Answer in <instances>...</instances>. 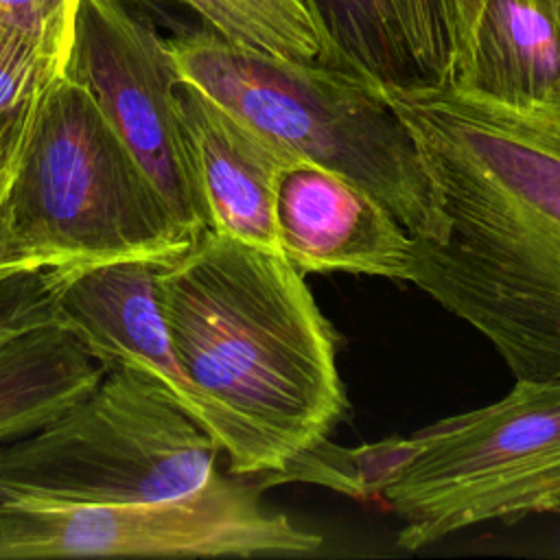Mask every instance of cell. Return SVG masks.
Segmentation results:
<instances>
[{"label":"cell","instance_id":"2e32d148","mask_svg":"<svg viewBox=\"0 0 560 560\" xmlns=\"http://www.w3.org/2000/svg\"><path fill=\"white\" fill-rule=\"evenodd\" d=\"M427 85H448L483 0H389Z\"/></svg>","mask_w":560,"mask_h":560},{"label":"cell","instance_id":"5b68a950","mask_svg":"<svg viewBox=\"0 0 560 560\" xmlns=\"http://www.w3.org/2000/svg\"><path fill=\"white\" fill-rule=\"evenodd\" d=\"M7 223L33 269L155 265L192 243L90 92L66 74L35 105Z\"/></svg>","mask_w":560,"mask_h":560},{"label":"cell","instance_id":"4fadbf2b","mask_svg":"<svg viewBox=\"0 0 560 560\" xmlns=\"http://www.w3.org/2000/svg\"><path fill=\"white\" fill-rule=\"evenodd\" d=\"M105 374L59 324L0 343V444L22 438L85 396Z\"/></svg>","mask_w":560,"mask_h":560},{"label":"cell","instance_id":"9c48e42d","mask_svg":"<svg viewBox=\"0 0 560 560\" xmlns=\"http://www.w3.org/2000/svg\"><path fill=\"white\" fill-rule=\"evenodd\" d=\"M57 324L72 332L105 368L125 365L155 381L217 440L228 459V472L243 475L241 433L195 387L177 361L155 300L153 262L125 260L59 269Z\"/></svg>","mask_w":560,"mask_h":560},{"label":"cell","instance_id":"8fae6325","mask_svg":"<svg viewBox=\"0 0 560 560\" xmlns=\"http://www.w3.org/2000/svg\"><path fill=\"white\" fill-rule=\"evenodd\" d=\"M179 105L210 230L282 254L276 184L293 158L186 81Z\"/></svg>","mask_w":560,"mask_h":560},{"label":"cell","instance_id":"ba28073f","mask_svg":"<svg viewBox=\"0 0 560 560\" xmlns=\"http://www.w3.org/2000/svg\"><path fill=\"white\" fill-rule=\"evenodd\" d=\"M63 74L81 83L197 238L210 228L184 114L179 72L151 15L133 0H79Z\"/></svg>","mask_w":560,"mask_h":560},{"label":"cell","instance_id":"e0dca14e","mask_svg":"<svg viewBox=\"0 0 560 560\" xmlns=\"http://www.w3.org/2000/svg\"><path fill=\"white\" fill-rule=\"evenodd\" d=\"M59 269H26L0 278V343L57 324Z\"/></svg>","mask_w":560,"mask_h":560},{"label":"cell","instance_id":"5bb4252c","mask_svg":"<svg viewBox=\"0 0 560 560\" xmlns=\"http://www.w3.org/2000/svg\"><path fill=\"white\" fill-rule=\"evenodd\" d=\"M322 39V63L383 88L427 85L389 0H304Z\"/></svg>","mask_w":560,"mask_h":560},{"label":"cell","instance_id":"44dd1931","mask_svg":"<svg viewBox=\"0 0 560 560\" xmlns=\"http://www.w3.org/2000/svg\"><path fill=\"white\" fill-rule=\"evenodd\" d=\"M549 514H560V499L558 501H553L551 505H549V510H547Z\"/></svg>","mask_w":560,"mask_h":560},{"label":"cell","instance_id":"8992f818","mask_svg":"<svg viewBox=\"0 0 560 560\" xmlns=\"http://www.w3.org/2000/svg\"><path fill=\"white\" fill-rule=\"evenodd\" d=\"M221 446L147 374L107 365L79 400L0 444V505L85 508L188 494Z\"/></svg>","mask_w":560,"mask_h":560},{"label":"cell","instance_id":"ac0fdd59","mask_svg":"<svg viewBox=\"0 0 560 560\" xmlns=\"http://www.w3.org/2000/svg\"><path fill=\"white\" fill-rule=\"evenodd\" d=\"M66 61L0 28V112L33 103L63 74Z\"/></svg>","mask_w":560,"mask_h":560},{"label":"cell","instance_id":"3957f363","mask_svg":"<svg viewBox=\"0 0 560 560\" xmlns=\"http://www.w3.org/2000/svg\"><path fill=\"white\" fill-rule=\"evenodd\" d=\"M306 466L311 483L387 505L409 551L547 512L560 499V378H516L503 398L405 438L357 448L324 440Z\"/></svg>","mask_w":560,"mask_h":560},{"label":"cell","instance_id":"d6986e66","mask_svg":"<svg viewBox=\"0 0 560 560\" xmlns=\"http://www.w3.org/2000/svg\"><path fill=\"white\" fill-rule=\"evenodd\" d=\"M79 0H0V28L68 59Z\"/></svg>","mask_w":560,"mask_h":560},{"label":"cell","instance_id":"277c9868","mask_svg":"<svg viewBox=\"0 0 560 560\" xmlns=\"http://www.w3.org/2000/svg\"><path fill=\"white\" fill-rule=\"evenodd\" d=\"M166 44L182 81L287 155L354 179L416 238H446L448 221L416 140L383 85L319 61L230 42L208 26L182 31Z\"/></svg>","mask_w":560,"mask_h":560},{"label":"cell","instance_id":"7a4b0ae2","mask_svg":"<svg viewBox=\"0 0 560 560\" xmlns=\"http://www.w3.org/2000/svg\"><path fill=\"white\" fill-rule=\"evenodd\" d=\"M153 289L186 376L241 433L243 477L280 472L348 413L337 332L282 254L208 228L153 265Z\"/></svg>","mask_w":560,"mask_h":560},{"label":"cell","instance_id":"ffe728a7","mask_svg":"<svg viewBox=\"0 0 560 560\" xmlns=\"http://www.w3.org/2000/svg\"><path fill=\"white\" fill-rule=\"evenodd\" d=\"M37 101L39 98L22 107L0 112V278L33 269L11 238L9 223H7V197H9L11 179H13L18 158H20Z\"/></svg>","mask_w":560,"mask_h":560},{"label":"cell","instance_id":"9a60e30c","mask_svg":"<svg viewBox=\"0 0 560 560\" xmlns=\"http://www.w3.org/2000/svg\"><path fill=\"white\" fill-rule=\"evenodd\" d=\"M230 42L322 63V39L304 0H177Z\"/></svg>","mask_w":560,"mask_h":560},{"label":"cell","instance_id":"30bf717a","mask_svg":"<svg viewBox=\"0 0 560 560\" xmlns=\"http://www.w3.org/2000/svg\"><path fill=\"white\" fill-rule=\"evenodd\" d=\"M282 256L300 273H357L398 282L413 276V234L354 179L293 158L276 184Z\"/></svg>","mask_w":560,"mask_h":560},{"label":"cell","instance_id":"6da1fadb","mask_svg":"<svg viewBox=\"0 0 560 560\" xmlns=\"http://www.w3.org/2000/svg\"><path fill=\"white\" fill-rule=\"evenodd\" d=\"M385 94L448 221L442 243L413 236L411 284L514 378H560V103L516 109L451 85Z\"/></svg>","mask_w":560,"mask_h":560},{"label":"cell","instance_id":"7c38bea8","mask_svg":"<svg viewBox=\"0 0 560 560\" xmlns=\"http://www.w3.org/2000/svg\"><path fill=\"white\" fill-rule=\"evenodd\" d=\"M451 88L516 109L560 103V0H483Z\"/></svg>","mask_w":560,"mask_h":560},{"label":"cell","instance_id":"52a82bcc","mask_svg":"<svg viewBox=\"0 0 560 560\" xmlns=\"http://www.w3.org/2000/svg\"><path fill=\"white\" fill-rule=\"evenodd\" d=\"M243 475L214 470L197 490L171 499L28 508L0 505V560L9 558H295L322 536L260 499Z\"/></svg>","mask_w":560,"mask_h":560}]
</instances>
